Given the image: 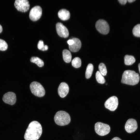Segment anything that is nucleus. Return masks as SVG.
<instances>
[{"mask_svg": "<svg viewBox=\"0 0 140 140\" xmlns=\"http://www.w3.org/2000/svg\"><path fill=\"white\" fill-rule=\"evenodd\" d=\"M42 132L41 126L36 121H33L29 124L25 132L24 138L25 140H37Z\"/></svg>", "mask_w": 140, "mask_h": 140, "instance_id": "f257e3e1", "label": "nucleus"}, {"mask_svg": "<svg viewBox=\"0 0 140 140\" xmlns=\"http://www.w3.org/2000/svg\"><path fill=\"white\" fill-rule=\"evenodd\" d=\"M140 77L138 74L133 71H125L122 75V83L128 85H134L139 82Z\"/></svg>", "mask_w": 140, "mask_h": 140, "instance_id": "f03ea898", "label": "nucleus"}, {"mask_svg": "<svg viewBox=\"0 0 140 140\" xmlns=\"http://www.w3.org/2000/svg\"><path fill=\"white\" fill-rule=\"evenodd\" d=\"M54 118L55 123L60 126L68 124L70 122L71 120L69 114L63 111H59L57 112Z\"/></svg>", "mask_w": 140, "mask_h": 140, "instance_id": "7ed1b4c3", "label": "nucleus"}, {"mask_svg": "<svg viewBox=\"0 0 140 140\" xmlns=\"http://www.w3.org/2000/svg\"><path fill=\"white\" fill-rule=\"evenodd\" d=\"M30 88L32 93L36 96L42 97L45 95V91L44 88L38 82H32L30 84Z\"/></svg>", "mask_w": 140, "mask_h": 140, "instance_id": "20e7f679", "label": "nucleus"}, {"mask_svg": "<svg viewBox=\"0 0 140 140\" xmlns=\"http://www.w3.org/2000/svg\"><path fill=\"white\" fill-rule=\"evenodd\" d=\"M95 130L98 135L104 136L109 133L110 131V127L107 124L98 122L95 124Z\"/></svg>", "mask_w": 140, "mask_h": 140, "instance_id": "39448f33", "label": "nucleus"}, {"mask_svg": "<svg viewBox=\"0 0 140 140\" xmlns=\"http://www.w3.org/2000/svg\"><path fill=\"white\" fill-rule=\"evenodd\" d=\"M95 27L97 30L101 33L106 34L109 31V27L107 22L103 19L97 20L95 24Z\"/></svg>", "mask_w": 140, "mask_h": 140, "instance_id": "423d86ee", "label": "nucleus"}, {"mask_svg": "<svg viewBox=\"0 0 140 140\" xmlns=\"http://www.w3.org/2000/svg\"><path fill=\"white\" fill-rule=\"evenodd\" d=\"M118 105L117 97L113 96L109 97L105 102L104 106L107 109L112 111H115L117 108Z\"/></svg>", "mask_w": 140, "mask_h": 140, "instance_id": "0eeeda50", "label": "nucleus"}, {"mask_svg": "<svg viewBox=\"0 0 140 140\" xmlns=\"http://www.w3.org/2000/svg\"><path fill=\"white\" fill-rule=\"evenodd\" d=\"M14 5L18 11L22 12L28 11L30 7L29 2L27 0H16Z\"/></svg>", "mask_w": 140, "mask_h": 140, "instance_id": "6e6552de", "label": "nucleus"}, {"mask_svg": "<svg viewBox=\"0 0 140 140\" xmlns=\"http://www.w3.org/2000/svg\"><path fill=\"white\" fill-rule=\"evenodd\" d=\"M42 13L41 8L39 6H35L31 10L29 17L31 20L33 21H36L40 18Z\"/></svg>", "mask_w": 140, "mask_h": 140, "instance_id": "1a4fd4ad", "label": "nucleus"}, {"mask_svg": "<svg viewBox=\"0 0 140 140\" xmlns=\"http://www.w3.org/2000/svg\"><path fill=\"white\" fill-rule=\"evenodd\" d=\"M137 128V121L132 118L129 119L127 121L125 126L126 131L129 133H131L135 131Z\"/></svg>", "mask_w": 140, "mask_h": 140, "instance_id": "9d476101", "label": "nucleus"}, {"mask_svg": "<svg viewBox=\"0 0 140 140\" xmlns=\"http://www.w3.org/2000/svg\"><path fill=\"white\" fill-rule=\"evenodd\" d=\"M56 28L57 33L60 37L66 38L68 36V29L61 23H57L56 25Z\"/></svg>", "mask_w": 140, "mask_h": 140, "instance_id": "9b49d317", "label": "nucleus"}, {"mask_svg": "<svg viewBox=\"0 0 140 140\" xmlns=\"http://www.w3.org/2000/svg\"><path fill=\"white\" fill-rule=\"evenodd\" d=\"M2 99L5 103L13 105L15 104L16 101V95L13 92H9L4 95Z\"/></svg>", "mask_w": 140, "mask_h": 140, "instance_id": "f8f14e48", "label": "nucleus"}, {"mask_svg": "<svg viewBox=\"0 0 140 140\" xmlns=\"http://www.w3.org/2000/svg\"><path fill=\"white\" fill-rule=\"evenodd\" d=\"M69 87L66 83L62 82L61 83L58 89V93L59 96L61 97H65L68 94Z\"/></svg>", "mask_w": 140, "mask_h": 140, "instance_id": "ddd939ff", "label": "nucleus"}, {"mask_svg": "<svg viewBox=\"0 0 140 140\" xmlns=\"http://www.w3.org/2000/svg\"><path fill=\"white\" fill-rule=\"evenodd\" d=\"M74 41V43L72 45H69V50L72 52H76L78 51L81 47V42L78 38H73L72 39Z\"/></svg>", "mask_w": 140, "mask_h": 140, "instance_id": "4468645a", "label": "nucleus"}, {"mask_svg": "<svg viewBox=\"0 0 140 140\" xmlns=\"http://www.w3.org/2000/svg\"><path fill=\"white\" fill-rule=\"evenodd\" d=\"M58 16L61 20H66L69 18L70 15L69 12L68 10L62 9L60 10L58 12Z\"/></svg>", "mask_w": 140, "mask_h": 140, "instance_id": "2eb2a0df", "label": "nucleus"}, {"mask_svg": "<svg viewBox=\"0 0 140 140\" xmlns=\"http://www.w3.org/2000/svg\"><path fill=\"white\" fill-rule=\"evenodd\" d=\"M62 55L64 61L66 63H69L71 61L72 55L70 52L68 50L65 49L63 50Z\"/></svg>", "mask_w": 140, "mask_h": 140, "instance_id": "dca6fc26", "label": "nucleus"}, {"mask_svg": "<svg viewBox=\"0 0 140 140\" xmlns=\"http://www.w3.org/2000/svg\"><path fill=\"white\" fill-rule=\"evenodd\" d=\"M135 61V59L132 56L126 55L124 57V62L125 65H132Z\"/></svg>", "mask_w": 140, "mask_h": 140, "instance_id": "f3484780", "label": "nucleus"}, {"mask_svg": "<svg viewBox=\"0 0 140 140\" xmlns=\"http://www.w3.org/2000/svg\"><path fill=\"white\" fill-rule=\"evenodd\" d=\"M93 70V65L89 64L88 65L85 73V76L86 78L88 79L91 76Z\"/></svg>", "mask_w": 140, "mask_h": 140, "instance_id": "a211bd4d", "label": "nucleus"}, {"mask_svg": "<svg viewBox=\"0 0 140 140\" xmlns=\"http://www.w3.org/2000/svg\"><path fill=\"white\" fill-rule=\"evenodd\" d=\"M30 61L31 62L36 64L40 67H42L44 65L43 61L38 57H32L30 59Z\"/></svg>", "mask_w": 140, "mask_h": 140, "instance_id": "6ab92c4d", "label": "nucleus"}, {"mask_svg": "<svg viewBox=\"0 0 140 140\" xmlns=\"http://www.w3.org/2000/svg\"><path fill=\"white\" fill-rule=\"evenodd\" d=\"M72 65L75 68H78L81 65V60L79 57L75 58L72 61Z\"/></svg>", "mask_w": 140, "mask_h": 140, "instance_id": "aec40b11", "label": "nucleus"}, {"mask_svg": "<svg viewBox=\"0 0 140 140\" xmlns=\"http://www.w3.org/2000/svg\"><path fill=\"white\" fill-rule=\"evenodd\" d=\"M96 78L97 81L99 83L103 84L105 82L104 77L99 71H98L96 73Z\"/></svg>", "mask_w": 140, "mask_h": 140, "instance_id": "412c9836", "label": "nucleus"}, {"mask_svg": "<svg viewBox=\"0 0 140 140\" xmlns=\"http://www.w3.org/2000/svg\"><path fill=\"white\" fill-rule=\"evenodd\" d=\"M99 72L103 76H105L107 73V71L106 67L103 63L100 64L99 66Z\"/></svg>", "mask_w": 140, "mask_h": 140, "instance_id": "4be33fe9", "label": "nucleus"}, {"mask_svg": "<svg viewBox=\"0 0 140 140\" xmlns=\"http://www.w3.org/2000/svg\"><path fill=\"white\" fill-rule=\"evenodd\" d=\"M134 35L136 37H140V24L135 26L132 30Z\"/></svg>", "mask_w": 140, "mask_h": 140, "instance_id": "5701e85b", "label": "nucleus"}, {"mask_svg": "<svg viewBox=\"0 0 140 140\" xmlns=\"http://www.w3.org/2000/svg\"><path fill=\"white\" fill-rule=\"evenodd\" d=\"M38 48L42 51L47 50L48 49V46L47 45H44L43 41L40 40L39 41L37 45Z\"/></svg>", "mask_w": 140, "mask_h": 140, "instance_id": "b1692460", "label": "nucleus"}, {"mask_svg": "<svg viewBox=\"0 0 140 140\" xmlns=\"http://www.w3.org/2000/svg\"><path fill=\"white\" fill-rule=\"evenodd\" d=\"M8 45L2 39H0V50L4 51L6 50Z\"/></svg>", "mask_w": 140, "mask_h": 140, "instance_id": "393cba45", "label": "nucleus"}, {"mask_svg": "<svg viewBox=\"0 0 140 140\" xmlns=\"http://www.w3.org/2000/svg\"><path fill=\"white\" fill-rule=\"evenodd\" d=\"M69 45H72L74 43V41L72 39H69L67 41Z\"/></svg>", "mask_w": 140, "mask_h": 140, "instance_id": "a878e982", "label": "nucleus"}, {"mask_svg": "<svg viewBox=\"0 0 140 140\" xmlns=\"http://www.w3.org/2000/svg\"><path fill=\"white\" fill-rule=\"evenodd\" d=\"M118 1L122 4H126L127 0H118Z\"/></svg>", "mask_w": 140, "mask_h": 140, "instance_id": "bb28decb", "label": "nucleus"}, {"mask_svg": "<svg viewBox=\"0 0 140 140\" xmlns=\"http://www.w3.org/2000/svg\"><path fill=\"white\" fill-rule=\"evenodd\" d=\"M111 140H122L120 138L117 137H115L113 138Z\"/></svg>", "mask_w": 140, "mask_h": 140, "instance_id": "cd10ccee", "label": "nucleus"}, {"mask_svg": "<svg viewBox=\"0 0 140 140\" xmlns=\"http://www.w3.org/2000/svg\"><path fill=\"white\" fill-rule=\"evenodd\" d=\"M2 31V26L0 24V33H1Z\"/></svg>", "mask_w": 140, "mask_h": 140, "instance_id": "c85d7f7f", "label": "nucleus"}, {"mask_svg": "<svg viewBox=\"0 0 140 140\" xmlns=\"http://www.w3.org/2000/svg\"><path fill=\"white\" fill-rule=\"evenodd\" d=\"M127 1L129 3H132L135 1V0H128Z\"/></svg>", "mask_w": 140, "mask_h": 140, "instance_id": "c756f323", "label": "nucleus"}, {"mask_svg": "<svg viewBox=\"0 0 140 140\" xmlns=\"http://www.w3.org/2000/svg\"><path fill=\"white\" fill-rule=\"evenodd\" d=\"M138 67L139 70V71L140 73V63L139 64H138Z\"/></svg>", "mask_w": 140, "mask_h": 140, "instance_id": "7c9ffc66", "label": "nucleus"}]
</instances>
